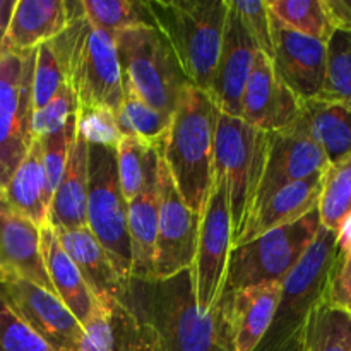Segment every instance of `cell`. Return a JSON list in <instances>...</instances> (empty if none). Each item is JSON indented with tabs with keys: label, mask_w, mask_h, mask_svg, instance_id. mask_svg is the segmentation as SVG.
Returning <instances> with one entry per match:
<instances>
[{
	"label": "cell",
	"mask_w": 351,
	"mask_h": 351,
	"mask_svg": "<svg viewBox=\"0 0 351 351\" xmlns=\"http://www.w3.org/2000/svg\"><path fill=\"white\" fill-rule=\"evenodd\" d=\"M119 298L149 324L160 351H233L221 302L211 312L199 308L191 269L167 280H129Z\"/></svg>",
	"instance_id": "1"
},
{
	"label": "cell",
	"mask_w": 351,
	"mask_h": 351,
	"mask_svg": "<svg viewBox=\"0 0 351 351\" xmlns=\"http://www.w3.org/2000/svg\"><path fill=\"white\" fill-rule=\"evenodd\" d=\"M216 119L218 108L209 93L189 84L182 91L160 146L178 194L199 216L213 185Z\"/></svg>",
	"instance_id": "2"
},
{
	"label": "cell",
	"mask_w": 351,
	"mask_h": 351,
	"mask_svg": "<svg viewBox=\"0 0 351 351\" xmlns=\"http://www.w3.org/2000/svg\"><path fill=\"white\" fill-rule=\"evenodd\" d=\"M149 7L185 77L195 88L209 91L221 48L228 0H149Z\"/></svg>",
	"instance_id": "3"
},
{
	"label": "cell",
	"mask_w": 351,
	"mask_h": 351,
	"mask_svg": "<svg viewBox=\"0 0 351 351\" xmlns=\"http://www.w3.org/2000/svg\"><path fill=\"white\" fill-rule=\"evenodd\" d=\"M338 233L321 225L300 263L281 283L280 300L266 335L254 351H307L308 321L324 300L326 285L335 264Z\"/></svg>",
	"instance_id": "4"
},
{
	"label": "cell",
	"mask_w": 351,
	"mask_h": 351,
	"mask_svg": "<svg viewBox=\"0 0 351 351\" xmlns=\"http://www.w3.org/2000/svg\"><path fill=\"white\" fill-rule=\"evenodd\" d=\"M113 40L123 88L158 112L173 115L182 91L191 82L163 33L158 27H134L117 33Z\"/></svg>",
	"instance_id": "5"
},
{
	"label": "cell",
	"mask_w": 351,
	"mask_h": 351,
	"mask_svg": "<svg viewBox=\"0 0 351 351\" xmlns=\"http://www.w3.org/2000/svg\"><path fill=\"white\" fill-rule=\"evenodd\" d=\"M319 228L321 216L315 208L290 225L278 226L250 242L233 247L223 293L261 285L283 283L312 245Z\"/></svg>",
	"instance_id": "6"
},
{
	"label": "cell",
	"mask_w": 351,
	"mask_h": 351,
	"mask_svg": "<svg viewBox=\"0 0 351 351\" xmlns=\"http://www.w3.org/2000/svg\"><path fill=\"white\" fill-rule=\"evenodd\" d=\"M269 134L257 130L240 117L218 110L215 130V167L226 178L233 243L245 228L264 171Z\"/></svg>",
	"instance_id": "7"
},
{
	"label": "cell",
	"mask_w": 351,
	"mask_h": 351,
	"mask_svg": "<svg viewBox=\"0 0 351 351\" xmlns=\"http://www.w3.org/2000/svg\"><path fill=\"white\" fill-rule=\"evenodd\" d=\"M86 226L98 239L119 276L127 283L132 276V250L115 147L88 144Z\"/></svg>",
	"instance_id": "8"
},
{
	"label": "cell",
	"mask_w": 351,
	"mask_h": 351,
	"mask_svg": "<svg viewBox=\"0 0 351 351\" xmlns=\"http://www.w3.org/2000/svg\"><path fill=\"white\" fill-rule=\"evenodd\" d=\"M232 249L233 228L226 178L219 170H213V185L201 213L197 247L191 267L195 302L201 311L211 312L221 300Z\"/></svg>",
	"instance_id": "9"
},
{
	"label": "cell",
	"mask_w": 351,
	"mask_h": 351,
	"mask_svg": "<svg viewBox=\"0 0 351 351\" xmlns=\"http://www.w3.org/2000/svg\"><path fill=\"white\" fill-rule=\"evenodd\" d=\"M36 50L0 58V192L33 144V71Z\"/></svg>",
	"instance_id": "10"
},
{
	"label": "cell",
	"mask_w": 351,
	"mask_h": 351,
	"mask_svg": "<svg viewBox=\"0 0 351 351\" xmlns=\"http://www.w3.org/2000/svg\"><path fill=\"white\" fill-rule=\"evenodd\" d=\"M65 81L74 89L79 106L108 108L117 115L123 101V82L112 34L88 23L69 62Z\"/></svg>",
	"instance_id": "11"
},
{
	"label": "cell",
	"mask_w": 351,
	"mask_h": 351,
	"mask_svg": "<svg viewBox=\"0 0 351 351\" xmlns=\"http://www.w3.org/2000/svg\"><path fill=\"white\" fill-rule=\"evenodd\" d=\"M158 232L154 250V280H167L191 269L197 247L201 216L187 208L178 194L160 153L158 170Z\"/></svg>",
	"instance_id": "12"
},
{
	"label": "cell",
	"mask_w": 351,
	"mask_h": 351,
	"mask_svg": "<svg viewBox=\"0 0 351 351\" xmlns=\"http://www.w3.org/2000/svg\"><path fill=\"white\" fill-rule=\"evenodd\" d=\"M324 151L308 136L300 117L287 129L269 134L263 177L257 189L254 209L259 208L280 189L328 170ZM250 213V215H252Z\"/></svg>",
	"instance_id": "13"
},
{
	"label": "cell",
	"mask_w": 351,
	"mask_h": 351,
	"mask_svg": "<svg viewBox=\"0 0 351 351\" xmlns=\"http://www.w3.org/2000/svg\"><path fill=\"white\" fill-rule=\"evenodd\" d=\"M0 295L51 350H77L82 338V326L51 291L31 281L12 280L0 283Z\"/></svg>",
	"instance_id": "14"
},
{
	"label": "cell",
	"mask_w": 351,
	"mask_h": 351,
	"mask_svg": "<svg viewBox=\"0 0 351 351\" xmlns=\"http://www.w3.org/2000/svg\"><path fill=\"white\" fill-rule=\"evenodd\" d=\"M273 67L278 77L293 91L300 101L321 96L326 79L328 45L304 36L281 24L271 14Z\"/></svg>",
	"instance_id": "15"
},
{
	"label": "cell",
	"mask_w": 351,
	"mask_h": 351,
	"mask_svg": "<svg viewBox=\"0 0 351 351\" xmlns=\"http://www.w3.org/2000/svg\"><path fill=\"white\" fill-rule=\"evenodd\" d=\"M257 53V43L228 0L221 48L208 91L216 108L225 115L240 117L242 113L243 91Z\"/></svg>",
	"instance_id": "16"
},
{
	"label": "cell",
	"mask_w": 351,
	"mask_h": 351,
	"mask_svg": "<svg viewBox=\"0 0 351 351\" xmlns=\"http://www.w3.org/2000/svg\"><path fill=\"white\" fill-rule=\"evenodd\" d=\"M75 351H160L153 329L122 298L96 300Z\"/></svg>",
	"instance_id": "17"
},
{
	"label": "cell",
	"mask_w": 351,
	"mask_h": 351,
	"mask_svg": "<svg viewBox=\"0 0 351 351\" xmlns=\"http://www.w3.org/2000/svg\"><path fill=\"white\" fill-rule=\"evenodd\" d=\"M300 99L278 77L271 58L257 53L242 98L240 119L263 132L287 129L300 115Z\"/></svg>",
	"instance_id": "18"
},
{
	"label": "cell",
	"mask_w": 351,
	"mask_h": 351,
	"mask_svg": "<svg viewBox=\"0 0 351 351\" xmlns=\"http://www.w3.org/2000/svg\"><path fill=\"white\" fill-rule=\"evenodd\" d=\"M79 9L81 0H16L3 34V53L36 50L58 36Z\"/></svg>",
	"instance_id": "19"
},
{
	"label": "cell",
	"mask_w": 351,
	"mask_h": 351,
	"mask_svg": "<svg viewBox=\"0 0 351 351\" xmlns=\"http://www.w3.org/2000/svg\"><path fill=\"white\" fill-rule=\"evenodd\" d=\"M12 280L31 281L53 293L41 257L40 228L21 216L0 211V283Z\"/></svg>",
	"instance_id": "20"
},
{
	"label": "cell",
	"mask_w": 351,
	"mask_h": 351,
	"mask_svg": "<svg viewBox=\"0 0 351 351\" xmlns=\"http://www.w3.org/2000/svg\"><path fill=\"white\" fill-rule=\"evenodd\" d=\"M281 285H261L223 293L221 305L232 336L233 351H254L266 335L278 300Z\"/></svg>",
	"instance_id": "21"
},
{
	"label": "cell",
	"mask_w": 351,
	"mask_h": 351,
	"mask_svg": "<svg viewBox=\"0 0 351 351\" xmlns=\"http://www.w3.org/2000/svg\"><path fill=\"white\" fill-rule=\"evenodd\" d=\"M324 173L326 170L317 171L304 180H298L274 192L259 208L254 209L242 235L233 243V247L250 242L256 237L278 228V226L290 225L314 211L321 199Z\"/></svg>",
	"instance_id": "22"
},
{
	"label": "cell",
	"mask_w": 351,
	"mask_h": 351,
	"mask_svg": "<svg viewBox=\"0 0 351 351\" xmlns=\"http://www.w3.org/2000/svg\"><path fill=\"white\" fill-rule=\"evenodd\" d=\"M50 202L43 151L40 141L33 139L27 154L0 192V211L12 213L43 228L48 225Z\"/></svg>",
	"instance_id": "23"
},
{
	"label": "cell",
	"mask_w": 351,
	"mask_h": 351,
	"mask_svg": "<svg viewBox=\"0 0 351 351\" xmlns=\"http://www.w3.org/2000/svg\"><path fill=\"white\" fill-rule=\"evenodd\" d=\"M55 235L62 249L67 252L81 276L84 278L96 300L119 297L125 287V281L119 276L108 254L88 226L74 230L57 228Z\"/></svg>",
	"instance_id": "24"
},
{
	"label": "cell",
	"mask_w": 351,
	"mask_h": 351,
	"mask_svg": "<svg viewBox=\"0 0 351 351\" xmlns=\"http://www.w3.org/2000/svg\"><path fill=\"white\" fill-rule=\"evenodd\" d=\"M40 250L55 297L71 311L79 324L84 326L95 311L96 298L75 264L62 249L50 225L40 228Z\"/></svg>",
	"instance_id": "25"
},
{
	"label": "cell",
	"mask_w": 351,
	"mask_h": 351,
	"mask_svg": "<svg viewBox=\"0 0 351 351\" xmlns=\"http://www.w3.org/2000/svg\"><path fill=\"white\" fill-rule=\"evenodd\" d=\"M158 170L151 171L137 197L127 202V225H129L130 250H132V276L130 280H154V250L158 232Z\"/></svg>",
	"instance_id": "26"
},
{
	"label": "cell",
	"mask_w": 351,
	"mask_h": 351,
	"mask_svg": "<svg viewBox=\"0 0 351 351\" xmlns=\"http://www.w3.org/2000/svg\"><path fill=\"white\" fill-rule=\"evenodd\" d=\"M86 202H88V143L81 134L75 132L71 156L65 165L60 184L51 197L48 225L55 230H74L86 226Z\"/></svg>",
	"instance_id": "27"
},
{
	"label": "cell",
	"mask_w": 351,
	"mask_h": 351,
	"mask_svg": "<svg viewBox=\"0 0 351 351\" xmlns=\"http://www.w3.org/2000/svg\"><path fill=\"white\" fill-rule=\"evenodd\" d=\"M300 120L308 136L321 146L329 165L351 154V108L336 101L307 99L300 103Z\"/></svg>",
	"instance_id": "28"
},
{
	"label": "cell",
	"mask_w": 351,
	"mask_h": 351,
	"mask_svg": "<svg viewBox=\"0 0 351 351\" xmlns=\"http://www.w3.org/2000/svg\"><path fill=\"white\" fill-rule=\"evenodd\" d=\"M93 27L115 36L134 27H156L149 2L144 0H81Z\"/></svg>",
	"instance_id": "29"
},
{
	"label": "cell",
	"mask_w": 351,
	"mask_h": 351,
	"mask_svg": "<svg viewBox=\"0 0 351 351\" xmlns=\"http://www.w3.org/2000/svg\"><path fill=\"white\" fill-rule=\"evenodd\" d=\"M160 146L147 144L136 137L123 136L117 144V170L125 201H132L141 194L151 171L160 163Z\"/></svg>",
	"instance_id": "30"
},
{
	"label": "cell",
	"mask_w": 351,
	"mask_h": 351,
	"mask_svg": "<svg viewBox=\"0 0 351 351\" xmlns=\"http://www.w3.org/2000/svg\"><path fill=\"white\" fill-rule=\"evenodd\" d=\"M170 122L171 115L158 112L134 95L129 88H123V101L117 113V125L122 137H136L158 146L163 143Z\"/></svg>",
	"instance_id": "31"
},
{
	"label": "cell",
	"mask_w": 351,
	"mask_h": 351,
	"mask_svg": "<svg viewBox=\"0 0 351 351\" xmlns=\"http://www.w3.org/2000/svg\"><path fill=\"white\" fill-rule=\"evenodd\" d=\"M267 9L287 27L326 45L335 33L322 0H271Z\"/></svg>",
	"instance_id": "32"
},
{
	"label": "cell",
	"mask_w": 351,
	"mask_h": 351,
	"mask_svg": "<svg viewBox=\"0 0 351 351\" xmlns=\"http://www.w3.org/2000/svg\"><path fill=\"white\" fill-rule=\"evenodd\" d=\"M317 209L321 225L338 233L339 226L351 215V154L328 167Z\"/></svg>",
	"instance_id": "33"
},
{
	"label": "cell",
	"mask_w": 351,
	"mask_h": 351,
	"mask_svg": "<svg viewBox=\"0 0 351 351\" xmlns=\"http://www.w3.org/2000/svg\"><path fill=\"white\" fill-rule=\"evenodd\" d=\"M307 351H351V314L321 302L308 321Z\"/></svg>",
	"instance_id": "34"
},
{
	"label": "cell",
	"mask_w": 351,
	"mask_h": 351,
	"mask_svg": "<svg viewBox=\"0 0 351 351\" xmlns=\"http://www.w3.org/2000/svg\"><path fill=\"white\" fill-rule=\"evenodd\" d=\"M319 99L351 108V31H335L328 41L326 79Z\"/></svg>",
	"instance_id": "35"
},
{
	"label": "cell",
	"mask_w": 351,
	"mask_h": 351,
	"mask_svg": "<svg viewBox=\"0 0 351 351\" xmlns=\"http://www.w3.org/2000/svg\"><path fill=\"white\" fill-rule=\"evenodd\" d=\"M75 132H77V113H74L60 130L43 137V139H38L41 144V151H43L47 191L50 197H53L55 191L60 184L65 165H67L69 156H71L72 144L75 141Z\"/></svg>",
	"instance_id": "36"
},
{
	"label": "cell",
	"mask_w": 351,
	"mask_h": 351,
	"mask_svg": "<svg viewBox=\"0 0 351 351\" xmlns=\"http://www.w3.org/2000/svg\"><path fill=\"white\" fill-rule=\"evenodd\" d=\"M77 96H75L74 89L67 82H64L47 106L33 112V117H31L33 139H43V137L60 130L67 123V120L74 113H77Z\"/></svg>",
	"instance_id": "37"
},
{
	"label": "cell",
	"mask_w": 351,
	"mask_h": 351,
	"mask_svg": "<svg viewBox=\"0 0 351 351\" xmlns=\"http://www.w3.org/2000/svg\"><path fill=\"white\" fill-rule=\"evenodd\" d=\"M65 81L64 71L51 50L50 43H41L36 48V60L33 71V112L47 106L57 95Z\"/></svg>",
	"instance_id": "38"
},
{
	"label": "cell",
	"mask_w": 351,
	"mask_h": 351,
	"mask_svg": "<svg viewBox=\"0 0 351 351\" xmlns=\"http://www.w3.org/2000/svg\"><path fill=\"white\" fill-rule=\"evenodd\" d=\"M0 351H53L0 295Z\"/></svg>",
	"instance_id": "39"
},
{
	"label": "cell",
	"mask_w": 351,
	"mask_h": 351,
	"mask_svg": "<svg viewBox=\"0 0 351 351\" xmlns=\"http://www.w3.org/2000/svg\"><path fill=\"white\" fill-rule=\"evenodd\" d=\"M77 132L88 144H101L110 147H117L122 139L115 113L99 106H79Z\"/></svg>",
	"instance_id": "40"
},
{
	"label": "cell",
	"mask_w": 351,
	"mask_h": 351,
	"mask_svg": "<svg viewBox=\"0 0 351 351\" xmlns=\"http://www.w3.org/2000/svg\"><path fill=\"white\" fill-rule=\"evenodd\" d=\"M230 3L240 14L261 53L266 55L267 58H273L271 12L266 0H230Z\"/></svg>",
	"instance_id": "41"
},
{
	"label": "cell",
	"mask_w": 351,
	"mask_h": 351,
	"mask_svg": "<svg viewBox=\"0 0 351 351\" xmlns=\"http://www.w3.org/2000/svg\"><path fill=\"white\" fill-rule=\"evenodd\" d=\"M322 302L351 314V250L345 256L336 254Z\"/></svg>",
	"instance_id": "42"
},
{
	"label": "cell",
	"mask_w": 351,
	"mask_h": 351,
	"mask_svg": "<svg viewBox=\"0 0 351 351\" xmlns=\"http://www.w3.org/2000/svg\"><path fill=\"white\" fill-rule=\"evenodd\" d=\"M335 31H351V0H322Z\"/></svg>",
	"instance_id": "43"
},
{
	"label": "cell",
	"mask_w": 351,
	"mask_h": 351,
	"mask_svg": "<svg viewBox=\"0 0 351 351\" xmlns=\"http://www.w3.org/2000/svg\"><path fill=\"white\" fill-rule=\"evenodd\" d=\"M336 247H338V252H336L338 256H345V254H348L351 250V215L339 226Z\"/></svg>",
	"instance_id": "44"
},
{
	"label": "cell",
	"mask_w": 351,
	"mask_h": 351,
	"mask_svg": "<svg viewBox=\"0 0 351 351\" xmlns=\"http://www.w3.org/2000/svg\"><path fill=\"white\" fill-rule=\"evenodd\" d=\"M16 0H0V26L7 27Z\"/></svg>",
	"instance_id": "45"
},
{
	"label": "cell",
	"mask_w": 351,
	"mask_h": 351,
	"mask_svg": "<svg viewBox=\"0 0 351 351\" xmlns=\"http://www.w3.org/2000/svg\"><path fill=\"white\" fill-rule=\"evenodd\" d=\"M7 27L0 26V58L3 57V34H5Z\"/></svg>",
	"instance_id": "46"
}]
</instances>
